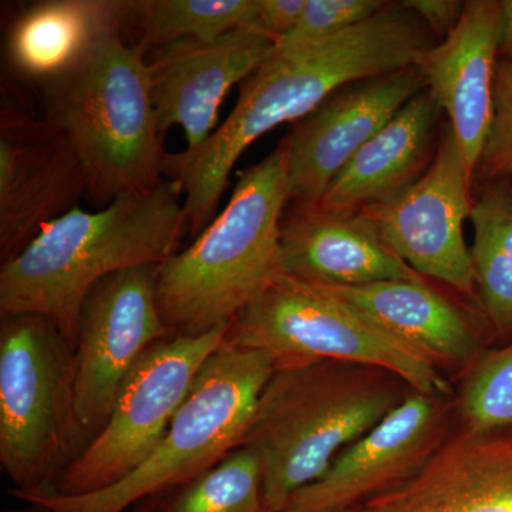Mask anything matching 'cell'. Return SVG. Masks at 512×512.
<instances>
[{
	"mask_svg": "<svg viewBox=\"0 0 512 512\" xmlns=\"http://www.w3.org/2000/svg\"><path fill=\"white\" fill-rule=\"evenodd\" d=\"M357 512H512V430L461 426L419 473Z\"/></svg>",
	"mask_w": 512,
	"mask_h": 512,
	"instance_id": "cell-17",
	"label": "cell"
},
{
	"mask_svg": "<svg viewBox=\"0 0 512 512\" xmlns=\"http://www.w3.org/2000/svg\"><path fill=\"white\" fill-rule=\"evenodd\" d=\"M227 342L264 350L275 369L355 363L399 376L417 393L454 394L444 373L339 299L328 286L284 275L229 325Z\"/></svg>",
	"mask_w": 512,
	"mask_h": 512,
	"instance_id": "cell-8",
	"label": "cell"
},
{
	"mask_svg": "<svg viewBox=\"0 0 512 512\" xmlns=\"http://www.w3.org/2000/svg\"><path fill=\"white\" fill-rule=\"evenodd\" d=\"M306 0H258L256 29L276 43L298 26Z\"/></svg>",
	"mask_w": 512,
	"mask_h": 512,
	"instance_id": "cell-28",
	"label": "cell"
},
{
	"mask_svg": "<svg viewBox=\"0 0 512 512\" xmlns=\"http://www.w3.org/2000/svg\"><path fill=\"white\" fill-rule=\"evenodd\" d=\"M285 274L328 286L429 281L387 247L372 222L292 202L281 224Z\"/></svg>",
	"mask_w": 512,
	"mask_h": 512,
	"instance_id": "cell-18",
	"label": "cell"
},
{
	"mask_svg": "<svg viewBox=\"0 0 512 512\" xmlns=\"http://www.w3.org/2000/svg\"><path fill=\"white\" fill-rule=\"evenodd\" d=\"M134 23V0H40L13 20L6 40L12 72L40 89L72 72L106 36Z\"/></svg>",
	"mask_w": 512,
	"mask_h": 512,
	"instance_id": "cell-21",
	"label": "cell"
},
{
	"mask_svg": "<svg viewBox=\"0 0 512 512\" xmlns=\"http://www.w3.org/2000/svg\"><path fill=\"white\" fill-rule=\"evenodd\" d=\"M456 399L461 426L512 430V345L477 365Z\"/></svg>",
	"mask_w": 512,
	"mask_h": 512,
	"instance_id": "cell-25",
	"label": "cell"
},
{
	"mask_svg": "<svg viewBox=\"0 0 512 512\" xmlns=\"http://www.w3.org/2000/svg\"><path fill=\"white\" fill-rule=\"evenodd\" d=\"M328 288L441 372L444 367H463L476 359L481 346L476 323L430 281Z\"/></svg>",
	"mask_w": 512,
	"mask_h": 512,
	"instance_id": "cell-20",
	"label": "cell"
},
{
	"mask_svg": "<svg viewBox=\"0 0 512 512\" xmlns=\"http://www.w3.org/2000/svg\"><path fill=\"white\" fill-rule=\"evenodd\" d=\"M503 2L468 0L456 28L423 56L427 89L446 113L474 183L493 121L495 67L503 40Z\"/></svg>",
	"mask_w": 512,
	"mask_h": 512,
	"instance_id": "cell-16",
	"label": "cell"
},
{
	"mask_svg": "<svg viewBox=\"0 0 512 512\" xmlns=\"http://www.w3.org/2000/svg\"><path fill=\"white\" fill-rule=\"evenodd\" d=\"M504 28L503 40H501L500 55L512 59V0H504Z\"/></svg>",
	"mask_w": 512,
	"mask_h": 512,
	"instance_id": "cell-30",
	"label": "cell"
},
{
	"mask_svg": "<svg viewBox=\"0 0 512 512\" xmlns=\"http://www.w3.org/2000/svg\"><path fill=\"white\" fill-rule=\"evenodd\" d=\"M275 49V40L265 33L239 29L211 43L180 40L154 50L148 66L161 136L178 126L188 151L201 147L217 130L229 90L245 82Z\"/></svg>",
	"mask_w": 512,
	"mask_h": 512,
	"instance_id": "cell-15",
	"label": "cell"
},
{
	"mask_svg": "<svg viewBox=\"0 0 512 512\" xmlns=\"http://www.w3.org/2000/svg\"><path fill=\"white\" fill-rule=\"evenodd\" d=\"M188 231L183 191L165 178L103 210H73L47 224L0 268V315L46 316L76 346L80 311L97 282L141 265H161Z\"/></svg>",
	"mask_w": 512,
	"mask_h": 512,
	"instance_id": "cell-2",
	"label": "cell"
},
{
	"mask_svg": "<svg viewBox=\"0 0 512 512\" xmlns=\"http://www.w3.org/2000/svg\"><path fill=\"white\" fill-rule=\"evenodd\" d=\"M441 114L429 89L417 94L357 151L315 204L332 214L349 215L402 194L433 163Z\"/></svg>",
	"mask_w": 512,
	"mask_h": 512,
	"instance_id": "cell-19",
	"label": "cell"
},
{
	"mask_svg": "<svg viewBox=\"0 0 512 512\" xmlns=\"http://www.w3.org/2000/svg\"><path fill=\"white\" fill-rule=\"evenodd\" d=\"M229 326L201 336L174 335L144 353L124 380L104 429L63 471L55 491L84 495L120 483L151 456Z\"/></svg>",
	"mask_w": 512,
	"mask_h": 512,
	"instance_id": "cell-9",
	"label": "cell"
},
{
	"mask_svg": "<svg viewBox=\"0 0 512 512\" xmlns=\"http://www.w3.org/2000/svg\"><path fill=\"white\" fill-rule=\"evenodd\" d=\"M258 0H137L134 25L144 50L180 40L211 43L239 29H256ZM258 30V29H256Z\"/></svg>",
	"mask_w": 512,
	"mask_h": 512,
	"instance_id": "cell-24",
	"label": "cell"
},
{
	"mask_svg": "<svg viewBox=\"0 0 512 512\" xmlns=\"http://www.w3.org/2000/svg\"><path fill=\"white\" fill-rule=\"evenodd\" d=\"M473 184L446 121L429 170L402 194L360 214L417 274L477 298L470 247L464 238V222L473 210Z\"/></svg>",
	"mask_w": 512,
	"mask_h": 512,
	"instance_id": "cell-11",
	"label": "cell"
},
{
	"mask_svg": "<svg viewBox=\"0 0 512 512\" xmlns=\"http://www.w3.org/2000/svg\"><path fill=\"white\" fill-rule=\"evenodd\" d=\"M439 43L403 2L338 36L278 46L239 84L237 106L197 150L168 154L165 178L183 191L188 232L197 237L215 218L239 158L258 138L284 123H298L349 84L419 67Z\"/></svg>",
	"mask_w": 512,
	"mask_h": 512,
	"instance_id": "cell-1",
	"label": "cell"
},
{
	"mask_svg": "<svg viewBox=\"0 0 512 512\" xmlns=\"http://www.w3.org/2000/svg\"><path fill=\"white\" fill-rule=\"evenodd\" d=\"M6 512H50V511L46 510V508L37 507V505L30 504V508H25V510H13V511H6Z\"/></svg>",
	"mask_w": 512,
	"mask_h": 512,
	"instance_id": "cell-31",
	"label": "cell"
},
{
	"mask_svg": "<svg viewBox=\"0 0 512 512\" xmlns=\"http://www.w3.org/2000/svg\"><path fill=\"white\" fill-rule=\"evenodd\" d=\"M340 512H357V510L340 511Z\"/></svg>",
	"mask_w": 512,
	"mask_h": 512,
	"instance_id": "cell-32",
	"label": "cell"
},
{
	"mask_svg": "<svg viewBox=\"0 0 512 512\" xmlns=\"http://www.w3.org/2000/svg\"><path fill=\"white\" fill-rule=\"evenodd\" d=\"M136 505V512H271L261 460L248 447L237 448L201 476Z\"/></svg>",
	"mask_w": 512,
	"mask_h": 512,
	"instance_id": "cell-23",
	"label": "cell"
},
{
	"mask_svg": "<svg viewBox=\"0 0 512 512\" xmlns=\"http://www.w3.org/2000/svg\"><path fill=\"white\" fill-rule=\"evenodd\" d=\"M427 89L419 67L343 87L282 140L289 202L315 204L367 141Z\"/></svg>",
	"mask_w": 512,
	"mask_h": 512,
	"instance_id": "cell-14",
	"label": "cell"
},
{
	"mask_svg": "<svg viewBox=\"0 0 512 512\" xmlns=\"http://www.w3.org/2000/svg\"><path fill=\"white\" fill-rule=\"evenodd\" d=\"M477 174L490 183L512 180V60H498L494 77L493 121ZM476 174V175H477Z\"/></svg>",
	"mask_w": 512,
	"mask_h": 512,
	"instance_id": "cell-26",
	"label": "cell"
},
{
	"mask_svg": "<svg viewBox=\"0 0 512 512\" xmlns=\"http://www.w3.org/2000/svg\"><path fill=\"white\" fill-rule=\"evenodd\" d=\"M274 372L269 353L225 339L202 366L164 439L130 476L92 494L50 490L13 495L50 512H124L151 495L187 483L241 447Z\"/></svg>",
	"mask_w": 512,
	"mask_h": 512,
	"instance_id": "cell-6",
	"label": "cell"
},
{
	"mask_svg": "<svg viewBox=\"0 0 512 512\" xmlns=\"http://www.w3.org/2000/svg\"><path fill=\"white\" fill-rule=\"evenodd\" d=\"M160 265L124 269L87 293L74 346L76 413L87 444L106 426L117 394L151 346L175 333L157 301Z\"/></svg>",
	"mask_w": 512,
	"mask_h": 512,
	"instance_id": "cell-10",
	"label": "cell"
},
{
	"mask_svg": "<svg viewBox=\"0 0 512 512\" xmlns=\"http://www.w3.org/2000/svg\"><path fill=\"white\" fill-rule=\"evenodd\" d=\"M387 5L384 0H306L298 26L276 45L320 42L355 28Z\"/></svg>",
	"mask_w": 512,
	"mask_h": 512,
	"instance_id": "cell-27",
	"label": "cell"
},
{
	"mask_svg": "<svg viewBox=\"0 0 512 512\" xmlns=\"http://www.w3.org/2000/svg\"><path fill=\"white\" fill-rule=\"evenodd\" d=\"M470 247L477 299L495 330L512 332V192L503 183L474 201Z\"/></svg>",
	"mask_w": 512,
	"mask_h": 512,
	"instance_id": "cell-22",
	"label": "cell"
},
{
	"mask_svg": "<svg viewBox=\"0 0 512 512\" xmlns=\"http://www.w3.org/2000/svg\"><path fill=\"white\" fill-rule=\"evenodd\" d=\"M84 448L73 346L46 316L2 318L0 466L13 491L55 490Z\"/></svg>",
	"mask_w": 512,
	"mask_h": 512,
	"instance_id": "cell-7",
	"label": "cell"
},
{
	"mask_svg": "<svg viewBox=\"0 0 512 512\" xmlns=\"http://www.w3.org/2000/svg\"><path fill=\"white\" fill-rule=\"evenodd\" d=\"M42 92L45 117L72 141L93 205L104 208L163 183L167 153L140 43L130 45L123 33L106 36L79 66Z\"/></svg>",
	"mask_w": 512,
	"mask_h": 512,
	"instance_id": "cell-5",
	"label": "cell"
},
{
	"mask_svg": "<svg viewBox=\"0 0 512 512\" xmlns=\"http://www.w3.org/2000/svg\"><path fill=\"white\" fill-rule=\"evenodd\" d=\"M413 392L399 376L355 363L275 369L241 444L261 460L269 510L284 512L293 495Z\"/></svg>",
	"mask_w": 512,
	"mask_h": 512,
	"instance_id": "cell-4",
	"label": "cell"
},
{
	"mask_svg": "<svg viewBox=\"0 0 512 512\" xmlns=\"http://www.w3.org/2000/svg\"><path fill=\"white\" fill-rule=\"evenodd\" d=\"M288 202L279 144L239 175L227 207L190 247L158 266V308L168 329L201 336L225 328L286 275L281 224Z\"/></svg>",
	"mask_w": 512,
	"mask_h": 512,
	"instance_id": "cell-3",
	"label": "cell"
},
{
	"mask_svg": "<svg viewBox=\"0 0 512 512\" xmlns=\"http://www.w3.org/2000/svg\"><path fill=\"white\" fill-rule=\"evenodd\" d=\"M454 394L413 392L335 458L315 483L293 495L284 512L357 510L419 473L453 434Z\"/></svg>",
	"mask_w": 512,
	"mask_h": 512,
	"instance_id": "cell-12",
	"label": "cell"
},
{
	"mask_svg": "<svg viewBox=\"0 0 512 512\" xmlns=\"http://www.w3.org/2000/svg\"><path fill=\"white\" fill-rule=\"evenodd\" d=\"M404 6L413 10L441 42L461 18L464 2L458 0H404Z\"/></svg>",
	"mask_w": 512,
	"mask_h": 512,
	"instance_id": "cell-29",
	"label": "cell"
},
{
	"mask_svg": "<svg viewBox=\"0 0 512 512\" xmlns=\"http://www.w3.org/2000/svg\"><path fill=\"white\" fill-rule=\"evenodd\" d=\"M86 197L72 141L55 121L3 106L0 119V258L20 254Z\"/></svg>",
	"mask_w": 512,
	"mask_h": 512,
	"instance_id": "cell-13",
	"label": "cell"
}]
</instances>
